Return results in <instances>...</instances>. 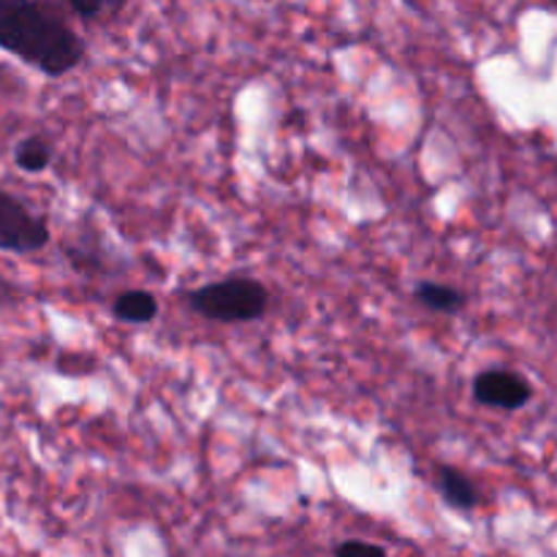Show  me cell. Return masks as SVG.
I'll list each match as a JSON object with an SVG mask.
<instances>
[{
	"instance_id": "cell-1",
	"label": "cell",
	"mask_w": 557,
	"mask_h": 557,
	"mask_svg": "<svg viewBox=\"0 0 557 557\" xmlns=\"http://www.w3.org/2000/svg\"><path fill=\"white\" fill-rule=\"evenodd\" d=\"M0 49L49 76L65 74L82 60L74 30L36 0H0Z\"/></svg>"
},
{
	"instance_id": "cell-2",
	"label": "cell",
	"mask_w": 557,
	"mask_h": 557,
	"mask_svg": "<svg viewBox=\"0 0 557 557\" xmlns=\"http://www.w3.org/2000/svg\"><path fill=\"white\" fill-rule=\"evenodd\" d=\"M270 294L261 283L248 277H232L223 283H210L190 294V308L205 319L221 321V324H243L264 315Z\"/></svg>"
},
{
	"instance_id": "cell-3",
	"label": "cell",
	"mask_w": 557,
	"mask_h": 557,
	"mask_svg": "<svg viewBox=\"0 0 557 557\" xmlns=\"http://www.w3.org/2000/svg\"><path fill=\"white\" fill-rule=\"evenodd\" d=\"M49 243V228L20 199L0 190V250L33 253Z\"/></svg>"
},
{
	"instance_id": "cell-4",
	"label": "cell",
	"mask_w": 557,
	"mask_h": 557,
	"mask_svg": "<svg viewBox=\"0 0 557 557\" xmlns=\"http://www.w3.org/2000/svg\"><path fill=\"white\" fill-rule=\"evenodd\" d=\"M473 395L482 406L517 411L531 400V386L522 375L511 373V370H487L473 381Z\"/></svg>"
},
{
	"instance_id": "cell-5",
	"label": "cell",
	"mask_w": 557,
	"mask_h": 557,
	"mask_svg": "<svg viewBox=\"0 0 557 557\" xmlns=\"http://www.w3.org/2000/svg\"><path fill=\"white\" fill-rule=\"evenodd\" d=\"M158 302L150 292H125L114 302V315L125 324H147L156 319Z\"/></svg>"
},
{
	"instance_id": "cell-7",
	"label": "cell",
	"mask_w": 557,
	"mask_h": 557,
	"mask_svg": "<svg viewBox=\"0 0 557 557\" xmlns=\"http://www.w3.org/2000/svg\"><path fill=\"white\" fill-rule=\"evenodd\" d=\"M417 299L422 305H428V308L441 310V313H455L466 302V297L457 288L441 286V283H419Z\"/></svg>"
},
{
	"instance_id": "cell-8",
	"label": "cell",
	"mask_w": 557,
	"mask_h": 557,
	"mask_svg": "<svg viewBox=\"0 0 557 557\" xmlns=\"http://www.w3.org/2000/svg\"><path fill=\"white\" fill-rule=\"evenodd\" d=\"M14 161L22 172L36 174V172H44V169L49 166V161H52V150H49V145L44 139L30 136V139H25L20 147H16Z\"/></svg>"
},
{
	"instance_id": "cell-10",
	"label": "cell",
	"mask_w": 557,
	"mask_h": 557,
	"mask_svg": "<svg viewBox=\"0 0 557 557\" xmlns=\"http://www.w3.org/2000/svg\"><path fill=\"white\" fill-rule=\"evenodd\" d=\"M335 555H384V547L368 542H343L335 547Z\"/></svg>"
},
{
	"instance_id": "cell-9",
	"label": "cell",
	"mask_w": 557,
	"mask_h": 557,
	"mask_svg": "<svg viewBox=\"0 0 557 557\" xmlns=\"http://www.w3.org/2000/svg\"><path fill=\"white\" fill-rule=\"evenodd\" d=\"M123 0H71V9L85 20H96L103 9H120Z\"/></svg>"
},
{
	"instance_id": "cell-6",
	"label": "cell",
	"mask_w": 557,
	"mask_h": 557,
	"mask_svg": "<svg viewBox=\"0 0 557 557\" xmlns=\"http://www.w3.org/2000/svg\"><path fill=\"white\" fill-rule=\"evenodd\" d=\"M441 493L457 509H473L479 500L473 484L455 468H441Z\"/></svg>"
}]
</instances>
